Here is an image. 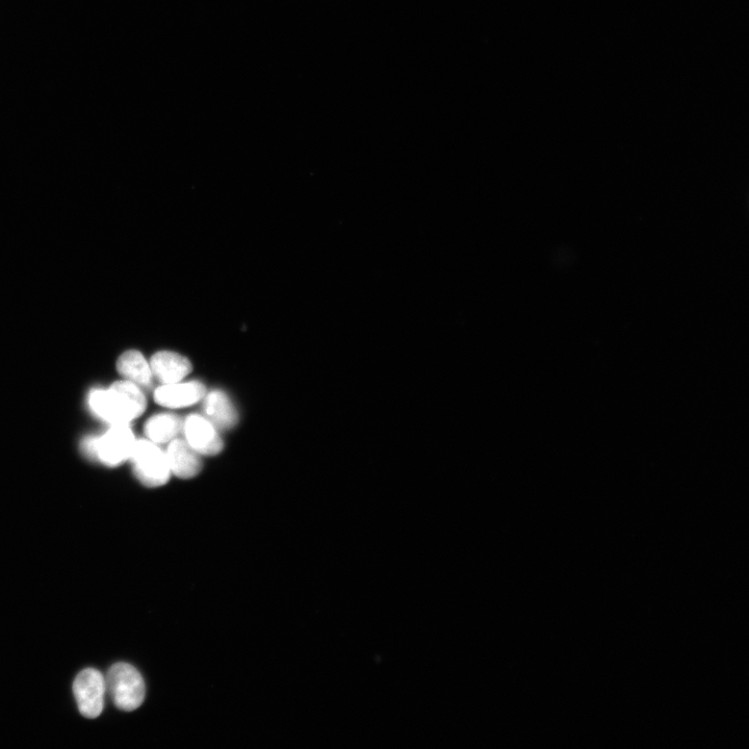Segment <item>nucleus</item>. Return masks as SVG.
<instances>
[{"label": "nucleus", "mask_w": 749, "mask_h": 749, "mask_svg": "<svg viewBox=\"0 0 749 749\" xmlns=\"http://www.w3.org/2000/svg\"><path fill=\"white\" fill-rule=\"evenodd\" d=\"M89 402L95 415L112 425L132 422L146 408L141 387L129 381L117 382L109 390L93 391Z\"/></svg>", "instance_id": "obj_1"}, {"label": "nucleus", "mask_w": 749, "mask_h": 749, "mask_svg": "<svg viewBox=\"0 0 749 749\" xmlns=\"http://www.w3.org/2000/svg\"><path fill=\"white\" fill-rule=\"evenodd\" d=\"M106 683L107 693L118 709L132 712L144 703L146 686L135 666L127 663L113 665L106 676Z\"/></svg>", "instance_id": "obj_2"}, {"label": "nucleus", "mask_w": 749, "mask_h": 749, "mask_svg": "<svg viewBox=\"0 0 749 749\" xmlns=\"http://www.w3.org/2000/svg\"><path fill=\"white\" fill-rule=\"evenodd\" d=\"M139 480L148 487H160L169 481L171 471L166 453L150 441H136L131 457Z\"/></svg>", "instance_id": "obj_3"}, {"label": "nucleus", "mask_w": 749, "mask_h": 749, "mask_svg": "<svg viewBox=\"0 0 749 749\" xmlns=\"http://www.w3.org/2000/svg\"><path fill=\"white\" fill-rule=\"evenodd\" d=\"M73 693L80 713L86 718L95 719L105 709L106 677L95 668H86L75 678Z\"/></svg>", "instance_id": "obj_4"}, {"label": "nucleus", "mask_w": 749, "mask_h": 749, "mask_svg": "<svg viewBox=\"0 0 749 749\" xmlns=\"http://www.w3.org/2000/svg\"><path fill=\"white\" fill-rule=\"evenodd\" d=\"M136 438L127 424L113 425L102 437L98 438L97 455L107 466H118L131 457Z\"/></svg>", "instance_id": "obj_5"}, {"label": "nucleus", "mask_w": 749, "mask_h": 749, "mask_svg": "<svg viewBox=\"0 0 749 749\" xmlns=\"http://www.w3.org/2000/svg\"><path fill=\"white\" fill-rule=\"evenodd\" d=\"M186 441L201 455L214 456L223 449L217 428L201 416H190L183 427Z\"/></svg>", "instance_id": "obj_6"}, {"label": "nucleus", "mask_w": 749, "mask_h": 749, "mask_svg": "<svg viewBox=\"0 0 749 749\" xmlns=\"http://www.w3.org/2000/svg\"><path fill=\"white\" fill-rule=\"evenodd\" d=\"M206 395L205 387L198 381L165 384L154 393V399L169 408L187 407L196 404Z\"/></svg>", "instance_id": "obj_7"}, {"label": "nucleus", "mask_w": 749, "mask_h": 749, "mask_svg": "<svg viewBox=\"0 0 749 749\" xmlns=\"http://www.w3.org/2000/svg\"><path fill=\"white\" fill-rule=\"evenodd\" d=\"M166 455L171 474L179 478L191 479L201 471L200 454L183 439H173Z\"/></svg>", "instance_id": "obj_8"}, {"label": "nucleus", "mask_w": 749, "mask_h": 749, "mask_svg": "<svg viewBox=\"0 0 749 749\" xmlns=\"http://www.w3.org/2000/svg\"><path fill=\"white\" fill-rule=\"evenodd\" d=\"M150 368L152 374L165 384L182 381L192 371V365L186 357L168 351L154 355Z\"/></svg>", "instance_id": "obj_9"}, {"label": "nucleus", "mask_w": 749, "mask_h": 749, "mask_svg": "<svg viewBox=\"0 0 749 749\" xmlns=\"http://www.w3.org/2000/svg\"><path fill=\"white\" fill-rule=\"evenodd\" d=\"M205 419L209 420L216 428L230 429L238 423V412L227 397L221 391H213L204 396Z\"/></svg>", "instance_id": "obj_10"}, {"label": "nucleus", "mask_w": 749, "mask_h": 749, "mask_svg": "<svg viewBox=\"0 0 749 749\" xmlns=\"http://www.w3.org/2000/svg\"><path fill=\"white\" fill-rule=\"evenodd\" d=\"M117 369L127 381L147 387L152 381V371L144 356L138 351H127L118 360Z\"/></svg>", "instance_id": "obj_11"}, {"label": "nucleus", "mask_w": 749, "mask_h": 749, "mask_svg": "<svg viewBox=\"0 0 749 749\" xmlns=\"http://www.w3.org/2000/svg\"><path fill=\"white\" fill-rule=\"evenodd\" d=\"M184 424L177 417L163 413L148 420L145 425V433L154 444H166L173 441Z\"/></svg>", "instance_id": "obj_12"}]
</instances>
